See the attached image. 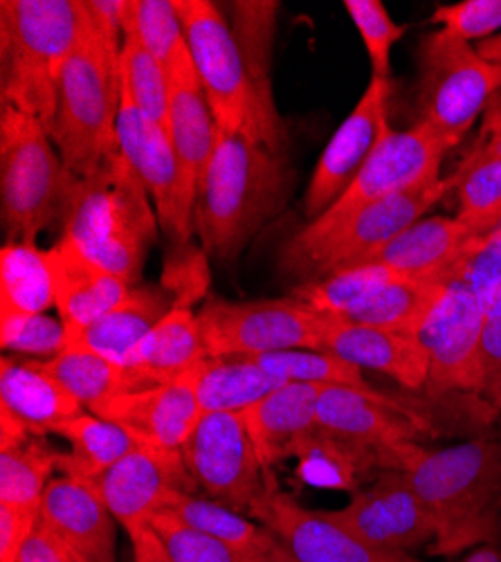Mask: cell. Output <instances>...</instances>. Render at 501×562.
Segmentation results:
<instances>
[{"label": "cell", "mask_w": 501, "mask_h": 562, "mask_svg": "<svg viewBox=\"0 0 501 562\" xmlns=\"http://www.w3.org/2000/svg\"><path fill=\"white\" fill-rule=\"evenodd\" d=\"M291 180L282 151L243 133L218 128L196 203V232L205 252L235 261L261 225L284 207Z\"/></svg>", "instance_id": "cell-1"}, {"label": "cell", "mask_w": 501, "mask_h": 562, "mask_svg": "<svg viewBox=\"0 0 501 562\" xmlns=\"http://www.w3.org/2000/svg\"><path fill=\"white\" fill-rule=\"evenodd\" d=\"M400 471L436 522V555L492 542L501 525V439H472L443 450H405Z\"/></svg>", "instance_id": "cell-2"}, {"label": "cell", "mask_w": 501, "mask_h": 562, "mask_svg": "<svg viewBox=\"0 0 501 562\" xmlns=\"http://www.w3.org/2000/svg\"><path fill=\"white\" fill-rule=\"evenodd\" d=\"M158 214L147 187L122 151L95 173L77 178L68 205L64 237L90 261L138 286L158 237Z\"/></svg>", "instance_id": "cell-3"}, {"label": "cell", "mask_w": 501, "mask_h": 562, "mask_svg": "<svg viewBox=\"0 0 501 562\" xmlns=\"http://www.w3.org/2000/svg\"><path fill=\"white\" fill-rule=\"evenodd\" d=\"M83 25V0H3L0 3L5 106L41 120L50 131L59 102V83Z\"/></svg>", "instance_id": "cell-4"}, {"label": "cell", "mask_w": 501, "mask_h": 562, "mask_svg": "<svg viewBox=\"0 0 501 562\" xmlns=\"http://www.w3.org/2000/svg\"><path fill=\"white\" fill-rule=\"evenodd\" d=\"M86 5V0H83ZM122 50L100 34L86 8V25L70 55L50 137L66 167L88 178L119 154L117 117L122 104Z\"/></svg>", "instance_id": "cell-5"}, {"label": "cell", "mask_w": 501, "mask_h": 562, "mask_svg": "<svg viewBox=\"0 0 501 562\" xmlns=\"http://www.w3.org/2000/svg\"><path fill=\"white\" fill-rule=\"evenodd\" d=\"M41 120L3 104L0 201L5 244L36 246L38 234L66 223L77 178Z\"/></svg>", "instance_id": "cell-6"}, {"label": "cell", "mask_w": 501, "mask_h": 562, "mask_svg": "<svg viewBox=\"0 0 501 562\" xmlns=\"http://www.w3.org/2000/svg\"><path fill=\"white\" fill-rule=\"evenodd\" d=\"M449 190L452 176L428 180L412 190L360 207L331 229H299L282 248V270L299 281H315L353 268L428 216Z\"/></svg>", "instance_id": "cell-7"}, {"label": "cell", "mask_w": 501, "mask_h": 562, "mask_svg": "<svg viewBox=\"0 0 501 562\" xmlns=\"http://www.w3.org/2000/svg\"><path fill=\"white\" fill-rule=\"evenodd\" d=\"M175 10L218 128L243 133L280 151L261 117L237 34L218 5L209 0H175Z\"/></svg>", "instance_id": "cell-8"}, {"label": "cell", "mask_w": 501, "mask_h": 562, "mask_svg": "<svg viewBox=\"0 0 501 562\" xmlns=\"http://www.w3.org/2000/svg\"><path fill=\"white\" fill-rule=\"evenodd\" d=\"M417 59V122L432 124L462 143L475 120L497 100L501 66L486 61L468 41L445 30L421 38Z\"/></svg>", "instance_id": "cell-9"}, {"label": "cell", "mask_w": 501, "mask_h": 562, "mask_svg": "<svg viewBox=\"0 0 501 562\" xmlns=\"http://www.w3.org/2000/svg\"><path fill=\"white\" fill-rule=\"evenodd\" d=\"M209 358H257L293 349H327L331 317L297 297L212 300L201 313Z\"/></svg>", "instance_id": "cell-10"}, {"label": "cell", "mask_w": 501, "mask_h": 562, "mask_svg": "<svg viewBox=\"0 0 501 562\" xmlns=\"http://www.w3.org/2000/svg\"><path fill=\"white\" fill-rule=\"evenodd\" d=\"M457 145V139L425 122H414V126L405 131H389L369 160L362 165L349 190L322 216L306 223L301 229H331L364 205L441 178V160Z\"/></svg>", "instance_id": "cell-11"}, {"label": "cell", "mask_w": 501, "mask_h": 562, "mask_svg": "<svg viewBox=\"0 0 501 562\" xmlns=\"http://www.w3.org/2000/svg\"><path fill=\"white\" fill-rule=\"evenodd\" d=\"M117 139L122 156L147 187L162 232L171 241L187 244L196 229L198 180L178 158L167 128L149 124L124 86Z\"/></svg>", "instance_id": "cell-12"}, {"label": "cell", "mask_w": 501, "mask_h": 562, "mask_svg": "<svg viewBox=\"0 0 501 562\" xmlns=\"http://www.w3.org/2000/svg\"><path fill=\"white\" fill-rule=\"evenodd\" d=\"M190 473L207 497L248 513L265 486V468L237 412L203 414L180 448Z\"/></svg>", "instance_id": "cell-13"}, {"label": "cell", "mask_w": 501, "mask_h": 562, "mask_svg": "<svg viewBox=\"0 0 501 562\" xmlns=\"http://www.w3.org/2000/svg\"><path fill=\"white\" fill-rule=\"evenodd\" d=\"M320 430L372 452L383 471H400L407 446L419 443L430 426L405 403L372 390L327 385L317 403Z\"/></svg>", "instance_id": "cell-14"}, {"label": "cell", "mask_w": 501, "mask_h": 562, "mask_svg": "<svg viewBox=\"0 0 501 562\" xmlns=\"http://www.w3.org/2000/svg\"><path fill=\"white\" fill-rule=\"evenodd\" d=\"M248 515L275 536L297 562H421L409 553L367 544L333 520L329 510L306 508L267 480Z\"/></svg>", "instance_id": "cell-15"}, {"label": "cell", "mask_w": 501, "mask_h": 562, "mask_svg": "<svg viewBox=\"0 0 501 562\" xmlns=\"http://www.w3.org/2000/svg\"><path fill=\"white\" fill-rule=\"evenodd\" d=\"M439 281L443 289L417 334L430 356L425 390L432 396L477 394L479 345L488 311L459 281Z\"/></svg>", "instance_id": "cell-16"}, {"label": "cell", "mask_w": 501, "mask_h": 562, "mask_svg": "<svg viewBox=\"0 0 501 562\" xmlns=\"http://www.w3.org/2000/svg\"><path fill=\"white\" fill-rule=\"evenodd\" d=\"M331 518L367 544L414 555L436 540L434 515L402 471H380L378 477L351 495Z\"/></svg>", "instance_id": "cell-17"}, {"label": "cell", "mask_w": 501, "mask_h": 562, "mask_svg": "<svg viewBox=\"0 0 501 562\" xmlns=\"http://www.w3.org/2000/svg\"><path fill=\"white\" fill-rule=\"evenodd\" d=\"M391 79L372 77L367 90L338 126L327 149L317 160L304 196L308 218L322 216L353 182L362 165L369 160L389 128Z\"/></svg>", "instance_id": "cell-18"}, {"label": "cell", "mask_w": 501, "mask_h": 562, "mask_svg": "<svg viewBox=\"0 0 501 562\" xmlns=\"http://www.w3.org/2000/svg\"><path fill=\"white\" fill-rule=\"evenodd\" d=\"M98 488L128 536L149 527L169 495L198 491L180 450L147 443L117 461Z\"/></svg>", "instance_id": "cell-19"}, {"label": "cell", "mask_w": 501, "mask_h": 562, "mask_svg": "<svg viewBox=\"0 0 501 562\" xmlns=\"http://www.w3.org/2000/svg\"><path fill=\"white\" fill-rule=\"evenodd\" d=\"M93 414L115 420L147 446L180 450L203 416L196 369L175 381L124 392Z\"/></svg>", "instance_id": "cell-20"}, {"label": "cell", "mask_w": 501, "mask_h": 562, "mask_svg": "<svg viewBox=\"0 0 501 562\" xmlns=\"http://www.w3.org/2000/svg\"><path fill=\"white\" fill-rule=\"evenodd\" d=\"M38 522L86 562H115L117 520L98 484L55 477L43 495Z\"/></svg>", "instance_id": "cell-21"}, {"label": "cell", "mask_w": 501, "mask_h": 562, "mask_svg": "<svg viewBox=\"0 0 501 562\" xmlns=\"http://www.w3.org/2000/svg\"><path fill=\"white\" fill-rule=\"evenodd\" d=\"M327 351L357 369L378 371L407 390H425L428 385L430 356L423 342L412 334L331 317Z\"/></svg>", "instance_id": "cell-22"}, {"label": "cell", "mask_w": 501, "mask_h": 562, "mask_svg": "<svg viewBox=\"0 0 501 562\" xmlns=\"http://www.w3.org/2000/svg\"><path fill=\"white\" fill-rule=\"evenodd\" d=\"M173 291L162 286H133L130 293L95 322L68 329L66 347H83L122 367H133L143 342L173 308Z\"/></svg>", "instance_id": "cell-23"}, {"label": "cell", "mask_w": 501, "mask_h": 562, "mask_svg": "<svg viewBox=\"0 0 501 562\" xmlns=\"http://www.w3.org/2000/svg\"><path fill=\"white\" fill-rule=\"evenodd\" d=\"M324 387L288 383L241 414L265 471L295 457L301 443L320 430L317 403Z\"/></svg>", "instance_id": "cell-24"}, {"label": "cell", "mask_w": 501, "mask_h": 562, "mask_svg": "<svg viewBox=\"0 0 501 562\" xmlns=\"http://www.w3.org/2000/svg\"><path fill=\"white\" fill-rule=\"evenodd\" d=\"M48 261L55 302L66 329H77L102 317L117 306L133 286L113 272L90 261L70 239L61 237L50 250H45Z\"/></svg>", "instance_id": "cell-25"}, {"label": "cell", "mask_w": 501, "mask_h": 562, "mask_svg": "<svg viewBox=\"0 0 501 562\" xmlns=\"http://www.w3.org/2000/svg\"><path fill=\"white\" fill-rule=\"evenodd\" d=\"M169 77V117L167 133L171 145L187 167V171L198 180L212 160L218 139V124L214 120L212 106L207 102L205 88L196 72L194 59L185 48L173 57L167 68Z\"/></svg>", "instance_id": "cell-26"}, {"label": "cell", "mask_w": 501, "mask_h": 562, "mask_svg": "<svg viewBox=\"0 0 501 562\" xmlns=\"http://www.w3.org/2000/svg\"><path fill=\"white\" fill-rule=\"evenodd\" d=\"M0 409L14 416L34 437L59 435L86 407L64 390L41 360L0 362Z\"/></svg>", "instance_id": "cell-27"}, {"label": "cell", "mask_w": 501, "mask_h": 562, "mask_svg": "<svg viewBox=\"0 0 501 562\" xmlns=\"http://www.w3.org/2000/svg\"><path fill=\"white\" fill-rule=\"evenodd\" d=\"M472 237L457 216H423L357 266L378 263L407 277H439Z\"/></svg>", "instance_id": "cell-28"}, {"label": "cell", "mask_w": 501, "mask_h": 562, "mask_svg": "<svg viewBox=\"0 0 501 562\" xmlns=\"http://www.w3.org/2000/svg\"><path fill=\"white\" fill-rule=\"evenodd\" d=\"M207 358L198 313L192 304L175 302L143 342L130 369L147 385H160L185 376Z\"/></svg>", "instance_id": "cell-29"}, {"label": "cell", "mask_w": 501, "mask_h": 562, "mask_svg": "<svg viewBox=\"0 0 501 562\" xmlns=\"http://www.w3.org/2000/svg\"><path fill=\"white\" fill-rule=\"evenodd\" d=\"M160 510L182 525L225 542L246 558H261L282 547L280 540L248 513L225 506L207 495L173 493L164 499Z\"/></svg>", "instance_id": "cell-30"}, {"label": "cell", "mask_w": 501, "mask_h": 562, "mask_svg": "<svg viewBox=\"0 0 501 562\" xmlns=\"http://www.w3.org/2000/svg\"><path fill=\"white\" fill-rule=\"evenodd\" d=\"M59 437L70 443V450L61 452L59 473L93 484H98L117 461L143 446L124 426L88 409L70 420Z\"/></svg>", "instance_id": "cell-31"}, {"label": "cell", "mask_w": 501, "mask_h": 562, "mask_svg": "<svg viewBox=\"0 0 501 562\" xmlns=\"http://www.w3.org/2000/svg\"><path fill=\"white\" fill-rule=\"evenodd\" d=\"M457 194V218L475 234L501 227V133L481 137L457 173H452Z\"/></svg>", "instance_id": "cell-32"}, {"label": "cell", "mask_w": 501, "mask_h": 562, "mask_svg": "<svg viewBox=\"0 0 501 562\" xmlns=\"http://www.w3.org/2000/svg\"><path fill=\"white\" fill-rule=\"evenodd\" d=\"M441 289L443 284L436 277L396 274L340 319L417 336Z\"/></svg>", "instance_id": "cell-33"}, {"label": "cell", "mask_w": 501, "mask_h": 562, "mask_svg": "<svg viewBox=\"0 0 501 562\" xmlns=\"http://www.w3.org/2000/svg\"><path fill=\"white\" fill-rule=\"evenodd\" d=\"M41 367L88 412L100 409L124 392L147 387L133 369L83 347H66L53 360H41Z\"/></svg>", "instance_id": "cell-34"}, {"label": "cell", "mask_w": 501, "mask_h": 562, "mask_svg": "<svg viewBox=\"0 0 501 562\" xmlns=\"http://www.w3.org/2000/svg\"><path fill=\"white\" fill-rule=\"evenodd\" d=\"M282 385L257 360L243 356L207 358L196 367V396L203 414H243Z\"/></svg>", "instance_id": "cell-35"}, {"label": "cell", "mask_w": 501, "mask_h": 562, "mask_svg": "<svg viewBox=\"0 0 501 562\" xmlns=\"http://www.w3.org/2000/svg\"><path fill=\"white\" fill-rule=\"evenodd\" d=\"M0 293H3L0 317L48 313L57 306L45 250L25 244H5L0 255Z\"/></svg>", "instance_id": "cell-36"}, {"label": "cell", "mask_w": 501, "mask_h": 562, "mask_svg": "<svg viewBox=\"0 0 501 562\" xmlns=\"http://www.w3.org/2000/svg\"><path fill=\"white\" fill-rule=\"evenodd\" d=\"M61 452L43 437H30L16 448L0 450V504L21 510H41Z\"/></svg>", "instance_id": "cell-37"}, {"label": "cell", "mask_w": 501, "mask_h": 562, "mask_svg": "<svg viewBox=\"0 0 501 562\" xmlns=\"http://www.w3.org/2000/svg\"><path fill=\"white\" fill-rule=\"evenodd\" d=\"M396 274L400 272L378 263H364L315 281H301L297 289H293L291 295L306 302L315 311L340 319L355 304L372 295L378 286H383L385 281L394 279Z\"/></svg>", "instance_id": "cell-38"}, {"label": "cell", "mask_w": 501, "mask_h": 562, "mask_svg": "<svg viewBox=\"0 0 501 562\" xmlns=\"http://www.w3.org/2000/svg\"><path fill=\"white\" fill-rule=\"evenodd\" d=\"M252 360H257L267 373L280 379L284 385L308 383L372 390V385L362 379V369L327 349H293L257 356Z\"/></svg>", "instance_id": "cell-39"}, {"label": "cell", "mask_w": 501, "mask_h": 562, "mask_svg": "<svg viewBox=\"0 0 501 562\" xmlns=\"http://www.w3.org/2000/svg\"><path fill=\"white\" fill-rule=\"evenodd\" d=\"M122 86L130 95L135 109L156 126L167 128L169 117V77L167 68L156 61L145 45L133 34L124 36L122 45Z\"/></svg>", "instance_id": "cell-40"}, {"label": "cell", "mask_w": 501, "mask_h": 562, "mask_svg": "<svg viewBox=\"0 0 501 562\" xmlns=\"http://www.w3.org/2000/svg\"><path fill=\"white\" fill-rule=\"evenodd\" d=\"M436 279L466 286L490 313L501 304V227L472 237Z\"/></svg>", "instance_id": "cell-41"}, {"label": "cell", "mask_w": 501, "mask_h": 562, "mask_svg": "<svg viewBox=\"0 0 501 562\" xmlns=\"http://www.w3.org/2000/svg\"><path fill=\"white\" fill-rule=\"evenodd\" d=\"M126 34L138 38L164 68H169L180 48L187 45L175 0H130Z\"/></svg>", "instance_id": "cell-42"}, {"label": "cell", "mask_w": 501, "mask_h": 562, "mask_svg": "<svg viewBox=\"0 0 501 562\" xmlns=\"http://www.w3.org/2000/svg\"><path fill=\"white\" fill-rule=\"evenodd\" d=\"M344 10L369 55L372 77L391 79V50L407 27L394 23L380 0H344Z\"/></svg>", "instance_id": "cell-43"}, {"label": "cell", "mask_w": 501, "mask_h": 562, "mask_svg": "<svg viewBox=\"0 0 501 562\" xmlns=\"http://www.w3.org/2000/svg\"><path fill=\"white\" fill-rule=\"evenodd\" d=\"M0 342L5 351L53 360L68 345V329L61 317L48 313L0 317Z\"/></svg>", "instance_id": "cell-44"}, {"label": "cell", "mask_w": 501, "mask_h": 562, "mask_svg": "<svg viewBox=\"0 0 501 562\" xmlns=\"http://www.w3.org/2000/svg\"><path fill=\"white\" fill-rule=\"evenodd\" d=\"M149 527L158 533L173 562H248V558L232 547L182 525L169 513L158 510L149 520Z\"/></svg>", "instance_id": "cell-45"}, {"label": "cell", "mask_w": 501, "mask_h": 562, "mask_svg": "<svg viewBox=\"0 0 501 562\" xmlns=\"http://www.w3.org/2000/svg\"><path fill=\"white\" fill-rule=\"evenodd\" d=\"M432 25L464 41L490 38L501 32V0H464V3L441 5L430 16Z\"/></svg>", "instance_id": "cell-46"}, {"label": "cell", "mask_w": 501, "mask_h": 562, "mask_svg": "<svg viewBox=\"0 0 501 562\" xmlns=\"http://www.w3.org/2000/svg\"><path fill=\"white\" fill-rule=\"evenodd\" d=\"M477 396L501 414V304L488 313L479 345Z\"/></svg>", "instance_id": "cell-47"}, {"label": "cell", "mask_w": 501, "mask_h": 562, "mask_svg": "<svg viewBox=\"0 0 501 562\" xmlns=\"http://www.w3.org/2000/svg\"><path fill=\"white\" fill-rule=\"evenodd\" d=\"M38 513L0 504V562L19 560L23 544L38 525Z\"/></svg>", "instance_id": "cell-48"}, {"label": "cell", "mask_w": 501, "mask_h": 562, "mask_svg": "<svg viewBox=\"0 0 501 562\" xmlns=\"http://www.w3.org/2000/svg\"><path fill=\"white\" fill-rule=\"evenodd\" d=\"M133 544V562H173L162 540L151 527H145L128 536Z\"/></svg>", "instance_id": "cell-49"}, {"label": "cell", "mask_w": 501, "mask_h": 562, "mask_svg": "<svg viewBox=\"0 0 501 562\" xmlns=\"http://www.w3.org/2000/svg\"><path fill=\"white\" fill-rule=\"evenodd\" d=\"M501 133V98H497L490 109L486 111L483 124H481V137H490Z\"/></svg>", "instance_id": "cell-50"}, {"label": "cell", "mask_w": 501, "mask_h": 562, "mask_svg": "<svg viewBox=\"0 0 501 562\" xmlns=\"http://www.w3.org/2000/svg\"><path fill=\"white\" fill-rule=\"evenodd\" d=\"M462 562H501V549L494 542L475 547Z\"/></svg>", "instance_id": "cell-51"}, {"label": "cell", "mask_w": 501, "mask_h": 562, "mask_svg": "<svg viewBox=\"0 0 501 562\" xmlns=\"http://www.w3.org/2000/svg\"><path fill=\"white\" fill-rule=\"evenodd\" d=\"M477 50H479V55H481L486 61L501 66V32L494 34V36H490V38H486V41H481V43L477 45Z\"/></svg>", "instance_id": "cell-52"}, {"label": "cell", "mask_w": 501, "mask_h": 562, "mask_svg": "<svg viewBox=\"0 0 501 562\" xmlns=\"http://www.w3.org/2000/svg\"><path fill=\"white\" fill-rule=\"evenodd\" d=\"M248 562H297L295 558H291L282 547L275 549L267 555H261V558H248Z\"/></svg>", "instance_id": "cell-53"}]
</instances>
